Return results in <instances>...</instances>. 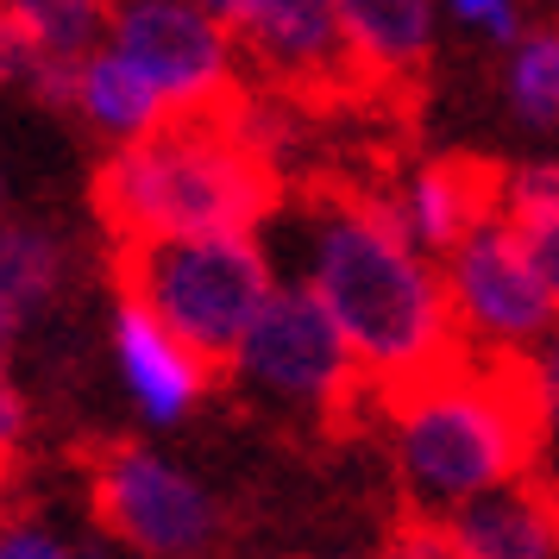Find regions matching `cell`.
<instances>
[{"instance_id": "cell-10", "label": "cell", "mask_w": 559, "mask_h": 559, "mask_svg": "<svg viewBox=\"0 0 559 559\" xmlns=\"http://www.w3.org/2000/svg\"><path fill=\"white\" fill-rule=\"evenodd\" d=\"M114 358H120L127 396L145 408V421H157V428L182 421L207 396V383H214V365L182 333L164 328L145 302H132V296H120V308H114Z\"/></svg>"}, {"instance_id": "cell-12", "label": "cell", "mask_w": 559, "mask_h": 559, "mask_svg": "<svg viewBox=\"0 0 559 559\" xmlns=\"http://www.w3.org/2000/svg\"><path fill=\"white\" fill-rule=\"evenodd\" d=\"M378 95H408L433 57V0H333Z\"/></svg>"}, {"instance_id": "cell-20", "label": "cell", "mask_w": 559, "mask_h": 559, "mask_svg": "<svg viewBox=\"0 0 559 559\" xmlns=\"http://www.w3.org/2000/svg\"><path fill=\"white\" fill-rule=\"evenodd\" d=\"M0 559H82V554L70 540H57L51 528L20 522V528H0Z\"/></svg>"}, {"instance_id": "cell-4", "label": "cell", "mask_w": 559, "mask_h": 559, "mask_svg": "<svg viewBox=\"0 0 559 559\" xmlns=\"http://www.w3.org/2000/svg\"><path fill=\"white\" fill-rule=\"evenodd\" d=\"M114 289L145 302L214 371H233V353L258 308L271 302L277 277L252 233H182V239L114 246Z\"/></svg>"}, {"instance_id": "cell-2", "label": "cell", "mask_w": 559, "mask_h": 559, "mask_svg": "<svg viewBox=\"0 0 559 559\" xmlns=\"http://www.w3.org/2000/svg\"><path fill=\"white\" fill-rule=\"evenodd\" d=\"M383 415L403 490L421 509H459L509 478H528L554 433L547 365L528 346H497L490 358L465 353L383 396Z\"/></svg>"}, {"instance_id": "cell-23", "label": "cell", "mask_w": 559, "mask_h": 559, "mask_svg": "<svg viewBox=\"0 0 559 559\" xmlns=\"http://www.w3.org/2000/svg\"><path fill=\"white\" fill-rule=\"evenodd\" d=\"M202 7L214 20H227V26H239V13H246V0H202Z\"/></svg>"}, {"instance_id": "cell-18", "label": "cell", "mask_w": 559, "mask_h": 559, "mask_svg": "<svg viewBox=\"0 0 559 559\" xmlns=\"http://www.w3.org/2000/svg\"><path fill=\"white\" fill-rule=\"evenodd\" d=\"M378 559H465V547H459L453 515L415 503V509L396 515V528L383 534V554Z\"/></svg>"}, {"instance_id": "cell-8", "label": "cell", "mask_w": 559, "mask_h": 559, "mask_svg": "<svg viewBox=\"0 0 559 559\" xmlns=\"http://www.w3.org/2000/svg\"><path fill=\"white\" fill-rule=\"evenodd\" d=\"M233 38L252 51V63L277 82L289 102H333V95L353 102V95H378L333 0H246Z\"/></svg>"}, {"instance_id": "cell-3", "label": "cell", "mask_w": 559, "mask_h": 559, "mask_svg": "<svg viewBox=\"0 0 559 559\" xmlns=\"http://www.w3.org/2000/svg\"><path fill=\"white\" fill-rule=\"evenodd\" d=\"M277 195V157L252 139L239 95L221 107L170 114L164 127L114 145L95 170V214L114 246L182 233H258Z\"/></svg>"}, {"instance_id": "cell-21", "label": "cell", "mask_w": 559, "mask_h": 559, "mask_svg": "<svg viewBox=\"0 0 559 559\" xmlns=\"http://www.w3.org/2000/svg\"><path fill=\"white\" fill-rule=\"evenodd\" d=\"M26 421H32V408H26V396H20V383L0 371V459L20 453V440H26Z\"/></svg>"}, {"instance_id": "cell-25", "label": "cell", "mask_w": 559, "mask_h": 559, "mask_svg": "<svg viewBox=\"0 0 559 559\" xmlns=\"http://www.w3.org/2000/svg\"><path fill=\"white\" fill-rule=\"evenodd\" d=\"M7 465H13V459H0V490H7Z\"/></svg>"}, {"instance_id": "cell-19", "label": "cell", "mask_w": 559, "mask_h": 559, "mask_svg": "<svg viewBox=\"0 0 559 559\" xmlns=\"http://www.w3.org/2000/svg\"><path fill=\"white\" fill-rule=\"evenodd\" d=\"M465 26H478L490 45H515L522 38V20H515V0H447Z\"/></svg>"}, {"instance_id": "cell-5", "label": "cell", "mask_w": 559, "mask_h": 559, "mask_svg": "<svg viewBox=\"0 0 559 559\" xmlns=\"http://www.w3.org/2000/svg\"><path fill=\"white\" fill-rule=\"evenodd\" d=\"M233 371L252 383L258 396L328 415V421H346L353 403H371V383L358 371L346 333L308 283L271 289V302L258 308V321L246 328L239 353H233Z\"/></svg>"}, {"instance_id": "cell-13", "label": "cell", "mask_w": 559, "mask_h": 559, "mask_svg": "<svg viewBox=\"0 0 559 559\" xmlns=\"http://www.w3.org/2000/svg\"><path fill=\"white\" fill-rule=\"evenodd\" d=\"M70 107L102 132L107 145H127V139H139V132H152L170 120V107L152 88V76L132 57L114 51L107 38L76 63V95H70Z\"/></svg>"}, {"instance_id": "cell-1", "label": "cell", "mask_w": 559, "mask_h": 559, "mask_svg": "<svg viewBox=\"0 0 559 559\" xmlns=\"http://www.w3.org/2000/svg\"><path fill=\"white\" fill-rule=\"evenodd\" d=\"M308 289L340 321L358 371L371 383V403L472 353L447 277L415 252L403 202H378V195L321 202V221L308 239Z\"/></svg>"}, {"instance_id": "cell-14", "label": "cell", "mask_w": 559, "mask_h": 559, "mask_svg": "<svg viewBox=\"0 0 559 559\" xmlns=\"http://www.w3.org/2000/svg\"><path fill=\"white\" fill-rule=\"evenodd\" d=\"M503 221L522 239L534 277H540V289H547V302L559 314V164H522V170H509Z\"/></svg>"}, {"instance_id": "cell-9", "label": "cell", "mask_w": 559, "mask_h": 559, "mask_svg": "<svg viewBox=\"0 0 559 559\" xmlns=\"http://www.w3.org/2000/svg\"><path fill=\"white\" fill-rule=\"evenodd\" d=\"M447 289H453V308L465 321V333H484L497 346H534L559 321L503 214L472 227L447 252Z\"/></svg>"}, {"instance_id": "cell-11", "label": "cell", "mask_w": 559, "mask_h": 559, "mask_svg": "<svg viewBox=\"0 0 559 559\" xmlns=\"http://www.w3.org/2000/svg\"><path fill=\"white\" fill-rule=\"evenodd\" d=\"M503 189H509V170L490 164L484 152H440L433 164H421V177L408 182L403 221L415 233V246L453 252L472 227L503 214Z\"/></svg>"}, {"instance_id": "cell-24", "label": "cell", "mask_w": 559, "mask_h": 559, "mask_svg": "<svg viewBox=\"0 0 559 559\" xmlns=\"http://www.w3.org/2000/svg\"><path fill=\"white\" fill-rule=\"evenodd\" d=\"M547 403H554V428H559V353L547 358Z\"/></svg>"}, {"instance_id": "cell-6", "label": "cell", "mask_w": 559, "mask_h": 559, "mask_svg": "<svg viewBox=\"0 0 559 559\" xmlns=\"http://www.w3.org/2000/svg\"><path fill=\"white\" fill-rule=\"evenodd\" d=\"M88 497L102 528L145 559H207L221 540V503L145 447H102L88 459Z\"/></svg>"}, {"instance_id": "cell-7", "label": "cell", "mask_w": 559, "mask_h": 559, "mask_svg": "<svg viewBox=\"0 0 559 559\" xmlns=\"http://www.w3.org/2000/svg\"><path fill=\"white\" fill-rule=\"evenodd\" d=\"M107 45L132 57L170 114L221 107L239 95L233 82V26L202 0H114Z\"/></svg>"}, {"instance_id": "cell-22", "label": "cell", "mask_w": 559, "mask_h": 559, "mask_svg": "<svg viewBox=\"0 0 559 559\" xmlns=\"http://www.w3.org/2000/svg\"><path fill=\"white\" fill-rule=\"evenodd\" d=\"M13 340H20V314L0 302V371H7V358H13Z\"/></svg>"}, {"instance_id": "cell-15", "label": "cell", "mask_w": 559, "mask_h": 559, "mask_svg": "<svg viewBox=\"0 0 559 559\" xmlns=\"http://www.w3.org/2000/svg\"><path fill=\"white\" fill-rule=\"evenodd\" d=\"M63 239L45 227H32V221H0V302L13 308L20 321L32 314H45L57 302V289H63Z\"/></svg>"}, {"instance_id": "cell-17", "label": "cell", "mask_w": 559, "mask_h": 559, "mask_svg": "<svg viewBox=\"0 0 559 559\" xmlns=\"http://www.w3.org/2000/svg\"><path fill=\"white\" fill-rule=\"evenodd\" d=\"M509 102L528 127H559V26H534L515 38Z\"/></svg>"}, {"instance_id": "cell-16", "label": "cell", "mask_w": 559, "mask_h": 559, "mask_svg": "<svg viewBox=\"0 0 559 559\" xmlns=\"http://www.w3.org/2000/svg\"><path fill=\"white\" fill-rule=\"evenodd\" d=\"M7 13L51 63H82L114 26V0H7Z\"/></svg>"}]
</instances>
